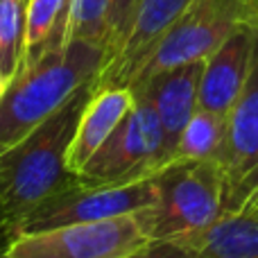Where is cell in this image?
Listing matches in <instances>:
<instances>
[{"label":"cell","instance_id":"obj_1","mask_svg":"<svg viewBox=\"0 0 258 258\" xmlns=\"http://www.w3.org/2000/svg\"><path fill=\"white\" fill-rule=\"evenodd\" d=\"M93 93V84L77 91L59 111L0 154V188L16 233L43 202L75 181L68 170V147Z\"/></svg>","mask_w":258,"mask_h":258},{"label":"cell","instance_id":"obj_16","mask_svg":"<svg viewBox=\"0 0 258 258\" xmlns=\"http://www.w3.org/2000/svg\"><path fill=\"white\" fill-rule=\"evenodd\" d=\"M27 0H0V73L14 82L25 61Z\"/></svg>","mask_w":258,"mask_h":258},{"label":"cell","instance_id":"obj_5","mask_svg":"<svg viewBox=\"0 0 258 258\" xmlns=\"http://www.w3.org/2000/svg\"><path fill=\"white\" fill-rule=\"evenodd\" d=\"M136 104L109 141L80 170L77 179L95 186L132 183L159 174L170 163L165 136L150 100L134 93Z\"/></svg>","mask_w":258,"mask_h":258},{"label":"cell","instance_id":"obj_18","mask_svg":"<svg viewBox=\"0 0 258 258\" xmlns=\"http://www.w3.org/2000/svg\"><path fill=\"white\" fill-rule=\"evenodd\" d=\"M138 5H141V0H111L107 18V59H104V66L111 63L116 54L120 52L129 34V27L134 23V16H136Z\"/></svg>","mask_w":258,"mask_h":258},{"label":"cell","instance_id":"obj_8","mask_svg":"<svg viewBox=\"0 0 258 258\" xmlns=\"http://www.w3.org/2000/svg\"><path fill=\"white\" fill-rule=\"evenodd\" d=\"M215 161L222 174L224 209H240L258 188V30L249 77L227 116V134Z\"/></svg>","mask_w":258,"mask_h":258},{"label":"cell","instance_id":"obj_10","mask_svg":"<svg viewBox=\"0 0 258 258\" xmlns=\"http://www.w3.org/2000/svg\"><path fill=\"white\" fill-rule=\"evenodd\" d=\"M256 30L258 27H242L204 59L197 100L200 109L218 116H229L249 77Z\"/></svg>","mask_w":258,"mask_h":258},{"label":"cell","instance_id":"obj_3","mask_svg":"<svg viewBox=\"0 0 258 258\" xmlns=\"http://www.w3.org/2000/svg\"><path fill=\"white\" fill-rule=\"evenodd\" d=\"M156 204L143 211L152 240L190 238L227 213L218 161H172L156 174Z\"/></svg>","mask_w":258,"mask_h":258},{"label":"cell","instance_id":"obj_11","mask_svg":"<svg viewBox=\"0 0 258 258\" xmlns=\"http://www.w3.org/2000/svg\"><path fill=\"white\" fill-rule=\"evenodd\" d=\"M204 61H192L186 66H177L172 71L159 73L141 84L132 86L134 93L150 100L156 118L161 122L165 136V147L172 159V152L195 111L200 109V77Z\"/></svg>","mask_w":258,"mask_h":258},{"label":"cell","instance_id":"obj_20","mask_svg":"<svg viewBox=\"0 0 258 258\" xmlns=\"http://www.w3.org/2000/svg\"><path fill=\"white\" fill-rule=\"evenodd\" d=\"M16 236H18L16 227H14L12 218L7 213V206H5V200H3V188H0V258H7L9 242Z\"/></svg>","mask_w":258,"mask_h":258},{"label":"cell","instance_id":"obj_19","mask_svg":"<svg viewBox=\"0 0 258 258\" xmlns=\"http://www.w3.org/2000/svg\"><path fill=\"white\" fill-rule=\"evenodd\" d=\"M127 258H206L192 245L183 240H150L143 249Z\"/></svg>","mask_w":258,"mask_h":258},{"label":"cell","instance_id":"obj_2","mask_svg":"<svg viewBox=\"0 0 258 258\" xmlns=\"http://www.w3.org/2000/svg\"><path fill=\"white\" fill-rule=\"evenodd\" d=\"M107 50L89 41H63L18 73L0 100V154L48 120L77 91L93 84Z\"/></svg>","mask_w":258,"mask_h":258},{"label":"cell","instance_id":"obj_12","mask_svg":"<svg viewBox=\"0 0 258 258\" xmlns=\"http://www.w3.org/2000/svg\"><path fill=\"white\" fill-rule=\"evenodd\" d=\"M136 98L127 86H100L93 89L89 102L77 122L75 136L68 147V170L80 174V170L95 156V152L109 141L125 116L134 109Z\"/></svg>","mask_w":258,"mask_h":258},{"label":"cell","instance_id":"obj_7","mask_svg":"<svg viewBox=\"0 0 258 258\" xmlns=\"http://www.w3.org/2000/svg\"><path fill=\"white\" fill-rule=\"evenodd\" d=\"M156 197H159L156 174L132 183H116V186H95V183H84L75 177L71 186L43 202L25 220L18 236L66 227V224L100 222V220L132 215L154 206Z\"/></svg>","mask_w":258,"mask_h":258},{"label":"cell","instance_id":"obj_14","mask_svg":"<svg viewBox=\"0 0 258 258\" xmlns=\"http://www.w3.org/2000/svg\"><path fill=\"white\" fill-rule=\"evenodd\" d=\"M66 7L68 0H27L25 61L21 71L36 63L50 48L66 41Z\"/></svg>","mask_w":258,"mask_h":258},{"label":"cell","instance_id":"obj_21","mask_svg":"<svg viewBox=\"0 0 258 258\" xmlns=\"http://www.w3.org/2000/svg\"><path fill=\"white\" fill-rule=\"evenodd\" d=\"M242 211H247V213H251V215H258V188L254 192H251L249 197H247L245 202H242V206H240ZM238 211V209H236Z\"/></svg>","mask_w":258,"mask_h":258},{"label":"cell","instance_id":"obj_13","mask_svg":"<svg viewBox=\"0 0 258 258\" xmlns=\"http://www.w3.org/2000/svg\"><path fill=\"white\" fill-rule=\"evenodd\" d=\"M183 242L206 258H258V215L247 211H227L204 231Z\"/></svg>","mask_w":258,"mask_h":258},{"label":"cell","instance_id":"obj_22","mask_svg":"<svg viewBox=\"0 0 258 258\" xmlns=\"http://www.w3.org/2000/svg\"><path fill=\"white\" fill-rule=\"evenodd\" d=\"M9 84H12V82L7 80V77L3 75V73H0V100H3V95L7 93V89H9Z\"/></svg>","mask_w":258,"mask_h":258},{"label":"cell","instance_id":"obj_4","mask_svg":"<svg viewBox=\"0 0 258 258\" xmlns=\"http://www.w3.org/2000/svg\"><path fill=\"white\" fill-rule=\"evenodd\" d=\"M242 27H258V0H192L154 45L132 86L177 66L204 61Z\"/></svg>","mask_w":258,"mask_h":258},{"label":"cell","instance_id":"obj_9","mask_svg":"<svg viewBox=\"0 0 258 258\" xmlns=\"http://www.w3.org/2000/svg\"><path fill=\"white\" fill-rule=\"evenodd\" d=\"M190 3L192 0H141L120 52L111 63H107L100 71L98 80L93 82V89H100V86H127L129 89L141 73L143 63L152 54L154 45L168 32V27L186 12Z\"/></svg>","mask_w":258,"mask_h":258},{"label":"cell","instance_id":"obj_6","mask_svg":"<svg viewBox=\"0 0 258 258\" xmlns=\"http://www.w3.org/2000/svg\"><path fill=\"white\" fill-rule=\"evenodd\" d=\"M152 240L143 211L100 222H77L23 233L9 242L7 258H127Z\"/></svg>","mask_w":258,"mask_h":258},{"label":"cell","instance_id":"obj_17","mask_svg":"<svg viewBox=\"0 0 258 258\" xmlns=\"http://www.w3.org/2000/svg\"><path fill=\"white\" fill-rule=\"evenodd\" d=\"M111 0H68L66 41H89L107 50V18Z\"/></svg>","mask_w":258,"mask_h":258},{"label":"cell","instance_id":"obj_15","mask_svg":"<svg viewBox=\"0 0 258 258\" xmlns=\"http://www.w3.org/2000/svg\"><path fill=\"white\" fill-rule=\"evenodd\" d=\"M224 134H227V116L197 109L179 136L170 163L172 161H215L222 150Z\"/></svg>","mask_w":258,"mask_h":258}]
</instances>
